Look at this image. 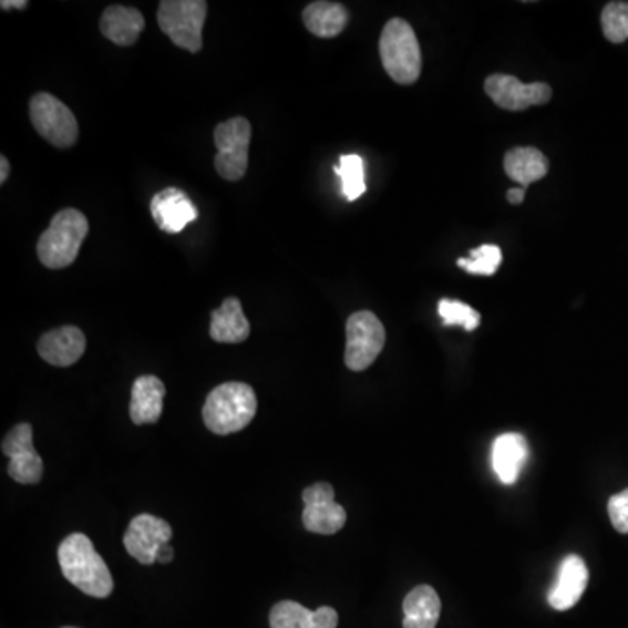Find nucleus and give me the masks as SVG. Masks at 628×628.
<instances>
[{
    "label": "nucleus",
    "mask_w": 628,
    "mask_h": 628,
    "mask_svg": "<svg viewBox=\"0 0 628 628\" xmlns=\"http://www.w3.org/2000/svg\"><path fill=\"white\" fill-rule=\"evenodd\" d=\"M58 563L70 584L96 599H107L114 590V579L102 555L86 534L74 533L58 548Z\"/></svg>",
    "instance_id": "1"
},
{
    "label": "nucleus",
    "mask_w": 628,
    "mask_h": 628,
    "mask_svg": "<svg viewBox=\"0 0 628 628\" xmlns=\"http://www.w3.org/2000/svg\"><path fill=\"white\" fill-rule=\"evenodd\" d=\"M257 414V394L245 382H224L215 388L203 406V421L215 435L241 432Z\"/></svg>",
    "instance_id": "2"
},
{
    "label": "nucleus",
    "mask_w": 628,
    "mask_h": 628,
    "mask_svg": "<svg viewBox=\"0 0 628 628\" xmlns=\"http://www.w3.org/2000/svg\"><path fill=\"white\" fill-rule=\"evenodd\" d=\"M87 233L90 223L83 212L75 208L58 212L50 227L39 238L38 255L42 266L63 269L74 264Z\"/></svg>",
    "instance_id": "3"
},
{
    "label": "nucleus",
    "mask_w": 628,
    "mask_h": 628,
    "mask_svg": "<svg viewBox=\"0 0 628 628\" xmlns=\"http://www.w3.org/2000/svg\"><path fill=\"white\" fill-rule=\"evenodd\" d=\"M381 62L394 83L414 84L423 69V56L414 30L402 18H393L382 29L379 41Z\"/></svg>",
    "instance_id": "4"
},
{
    "label": "nucleus",
    "mask_w": 628,
    "mask_h": 628,
    "mask_svg": "<svg viewBox=\"0 0 628 628\" xmlns=\"http://www.w3.org/2000/svg\"><path fill=\"white\" fill-rule=\"evenodd\" d=\"M206 13L205 0H163L157 9V25L173 44L197 53L203 48Z\"/></svg>",
    "instance_id": "5"
},
{
    "label": "nucleus",
    "mask_w": 628,
    "mask_h": 628,
    "mask_svg": "<svg viewBox=\"0 0 628 628\" xmlns=\"http://www.w3.org/2000/svg\"><path fill=\"white\" fill-rule=\"evenodd\" d=\"M387 344V330L374 312L358 311L346 323V367L363 372L378 360Z\"/></svg>",
    "instance_id": "6"
},
{
    "label": "nucleus",
    "mask_w": 628,
    "mask_h": 628,
    "mask_svg": "<svg viewBox=\"0 0 628 628\" xmlns=\"http://www.w3.org/2000/svg\"><path fill=\"white\" fill-rule=\"evenodd\" d=\"M30 121L35 132L58 148H69L78 142L79 124L74 112L50 93H38L30 100Z\"/></svg>",
    "instance_id": "7"
},
{
    "label": "nucleus",
    "mask_w": 628,
    "mask_h": 628,
    "mask_svg": "<svg viewBox=\"0 0 628 628\" xmlns=\"http://www.w3.org/2000/svg\"><path fill=\"white\" fill-rule=\"evenodd\" d=\"M217 156L215 169L224 181L236 182L245 177L248 169L251 126L245 117H233L218 124L214 132Z\"/></svg>",
    "instance_id": "8"
},
{
    "label": "nucleus",
    "mask_w": 628,
    "mask_h": 628,
    "mask_svg": "<svg viewBox=\"0 0 628 628\" xmlns=\"http://www.w3.org/2000/svg\"><path fill=\"white\" fill-rule=\"evenodd\" d=\"M2 452L9 457L8 473L18 484H39L44 463L33 447V430L29 423L14 426L2 440Z\"/></svg>",
    "instance_id": "9"
},
{
    "label": "nucleus",
    "mask_w": 628,
    "mask_h": 628,
    "mask_svg": "<svg viewBox=\"0 0 628 628\" xmlns=\"http://www.w3.org/2000/svg\"><path fill=\"white\" fill-rule=\"evenodd\" d=\"M485 93L497 107L509 112L526 111L550 102L552 87L545 83L524 84L514 75L493 74L485 79Z\"/></svg>",
    "instance_id": "10"
},
{
    "label": "nucleus",
    "mask_w": 628,
    "mask_h": 628,
    "mask_svg": "<svg viewBox=\"0 0 628 628\" xmlns=\"http://www.w3.org/2000/svg\"><path fill=\"white\" fill-rule=\"evenodd\" d=\"M173 531L168 522L151 514H140L130 522L124 534V548L135 560L144 566L157 563L161 546L168 545Z\"/></svg>",
    "instance_id": "11"
},
{
    "label": "nucleus",
    "mask_w": 628,
    "mask_h": 628,
    "mask_svg": "<svg viewBox=\"0 0 628 628\" xmlns=\"http://www.w3.org/2000/svg\"><path fill=\"white\" fill-rule=\"evenodd\" d=\"M336 493L330 484L309 485L302 493L305 512H302V524L309 533L336 534L344 527L346 509L337 505Z\"/></svg>",
    "instance_id": "12"
},
{
    "label": "nucleus",
    "mask_w": 628,
    "mask_h": 628,
    "mask_svg": "<svg viewBox=\"0 0 628 628\" xmlns=\"http://www.w3.org/2000/svg\"><path fill=\"white\" fill-rule=\"evenodd\" d=\"M151 214L161 230L168 235H178L187 224L196 220L197 208L184 191L168 187L153 197Z\"/></svg>",
    "instance_id": "13"
},
{
    "label": "nucleus",
    "mask_w": 628,
    "mask_h": 628,
    "mask_svg": "<svg viewBox=\"0 0 628 628\" xmlns=\"http://www.w3.org/2000/svg\"><path fill=\"white\" fill-rule=\"evenodd\" d=\"M38 351L42 360L50 366H74L86 351V337L83 330L69 325V327L44 333L39 339Z\"/></svg>",
    "instance_id": "14"
},
{
    "label": "nucleus",
    "mask_w": 628,
    "mask_h": 628,
    "mask_svg": "<svg viewBox=\"0 0 628 628\" xmlns=\"http://www.w3.org/2000/svg\"><path fill=\"white\" fill-rule=\"evenodd\" d=\"M587 585V564L578 555H569L558 567L557 581L548 594V603L557 611H567L578 604Z\"/></svg>",
    "instance_id": "15"
},
{
    "label": "nucleus",
    "mask_w": 628,
    "mask_h": 628,
    "mask_svg": "<svg viewBox=\"0 0 628 628\" xmlns=\"http://www.w3.org/2000/svg\"><path fill=\"white\" fill-rule=\"evenodd\" d=\"M339 615L336 609L323 606L309 611L294 600H281L269 612L271 628H337Z\"/></svg>",
    "instance_id": "16"
},
{
    "label": "nucleus",
    "mask_w": 628,
    "mask_h": 628,
    "mask_svg": "<svg viewBox=\"0 0 628 628\" xmlns=\"http://www.w3.org/2000/svg\"><path fill=\"white\" fill-rule=\"evenodd\" d=\"M165 382L156 375H140L132 388V402H130V418L133 423L154 424L163 414V400H165Z\"/></svg>",
    "instance_id": "17"
},
{
    "label": "nucleus",
    "mask_w": 628,
    "mask_h": 628,
    "mask_svg": "<svg viewBox=\"0 0 628 628\" xmlns=\"http://www.w3.org/2000/svg\"><path fill=\"white\" fill-rule=\"evenodd\" d=\"M209 336L215 342L223 344H239L250 336V321L243 312L241 302L236 297L224 300L220 308L212 312Z\"/></svg>",
    "instance_id": "18"
},
{
    "label": "nucleus",
    "mask_w": 628,
    "mask_h": 628,
    "mask_svg": "<svg viewBox=\"0 0 628 628\" xmlns=\"http://www.w3.org/2000/svg\"><path fill=\"white\" fill-rule=\"evenodd\" d=\"M145 18L138 9L111 6L100 20V30L109 41L117 45H133L144 32Z\"/></svg>",
    "instance_id": "19"
},
{
    "label": "nucleus",
    "mask_w": 628,
    "mask_h": 628,
    "mask_svg": "<svg viewBox=\"0 0 628 628\" xmlns=\"http://www.w3.org/2000/svg\"><path fill=\"white\" fill-rule=\"evenodd\" d=\"M526 461L527 442L524 436L518 433L497 436L493 445V466L503 484H515Z\"/></svg>",
    "instance_id": "20"
},
{
    "label": "nucleus",
    "mask_w": 628,
    "mask_h": 628,
    "mask_svg": "<svg viewBox=\"0 0 628 628\" xmlns=\"http://www.w3.org/2000/svg\"><path fill=\"white\" fill-rule=\"evenodd\" d=\"M439 594L430 585H419L403 600V628H435L439 624Z\"/></svg>",
    "instance_id": "21"
},
{
    "label": "nucleus",
    "mask_w": 628,
    "mask_h": 628,
    "mask_svg": "<svg viewBox=\"0 0 628 628\" xmlns=\"http://www.w3.org/2000/svg\"><path fill=\"white\" fill-rule=\"evenodd\" d=\"M348 9L339 2H327V0H318L311 2L302 13L306 29L321 39L337 38L339 33L344 32L348 27Z\"/></svg>",
    "instance_id": "22"
},
{
    "label": "nucleus",
    "mask_w": 628,
    "mask_h": 628,
    "mask_svg": "<svg viewBox=\"0 0 628 628\" xmlns=\"http://www.w3.org/2000/svg\"><path fill=\"white\" fill-rule=\"evenodd\" d=\"M505 172L512 181L524 189L533 182L542 181L548 173V159L534 147H515L505 156Z\"/></svg>",
    "instance_id": "23"
},
{
    "label": "nucleus",
    "mask_w": 628,
    "mask_h": 628,
    "mask_svg": "<svg viewBox=\"0 0 628 628\" xmlns=\"http://www.w3.org/2000/svg\"><path fill=\"white\" fill-rule=\"evenodd\" d=\"M336 173L341 177L342 194L348 202H354L367 191L366 169L360 156L348 154L341 157V163L336 166Z\"/></svg>",
    "instance_id": "24"
},
{
    "label": "nucleus",
    "mask_w": 628,
    "mask_h": 628,
    "mask_svg": "<svg viewBox=\"0 0 628 628\" xmlns=\"http://www.w3.org/2000/svg\"><path fill=\"white\" fill-rule=\"evenodd\" d=\"M604 38L620 44L628 39V2H609L600 14Z\"/></svg>",
    "instance_id": "25"
},
{
    "label": "nucleus",
    "mask_w": 628,
    "mask_h": 628,
    "mask_svg": "<svg viewBox=\"0 0 628 628\" xmlns=\"http://www.w3.org/2000/svg\"><path fill=\"white\" fill-rule=\"evenodd\" d=\"M472 259H460L457 266L470 275L493 276L502 266L503 255L496 245H482L470 251Z\"/></svg>",
    "instance_id": "26"
},
{
    "label": "nucleus",
    "mask_w": 628,
    "mask_h": 628,
    "mask_svg": "<svg viewBox=\"0 0 628 628\" xmlns=\"http://www.w3.org/2000/svg\"><path fill=\"white\" fill-rule=\"evenodd\" d=\"M440 318L445 327L460 325L464 330L473 332L481 325V315L472 306L463 305L460 300L442 299L439 305Z\"/></svg>",
    "instance_id": "27"
},
{
    "label": "nucleus",
    "mask_w": 628,
    "mask_h": 628,
    "mask_svg": "<svg viewBox=\"0 0 628 628\" xmlns=\"http://www.w3.org/2000/svg\"><path fill=\"white\" fill-rule=\"evenodd\" d=\"M608 512L615 529L618 533L628 534V488L609 500Z\"/></svg>",
    "instance_id": "28"
},
{
    "label": "nucleus",
    "mask_w": 628,
    "mask_h": 628,
    "mask_svg": "<svg viewBox=\"0 0 628 628\" xmlns=\"http://www.w3.org/2000/svg\"><path fill=\"white\" fill-rule=\"evenodd\" d=\"M173 557H175V552H173L172 546L168 545H163L159 548V552H157V563L159 564H169L173 560Z\"/></svg>",
    "instance_id": "29"
},
{
    "label": "nucleus",
    "mask_w": 628,
    "mask_h": 628,
    "mask_svg": "<svg viewBox=\"0 0 628 628\" xmlns=\"http://www.w3.org/2000/svg\"><path fill=\"white\" fill-rule=\"evenodd\" d=\"M506 197H508V202L512 203V205H521V203L524 202V197H526V189H524V187L509 189Z\"/></svg>",
    "instance_id": "30"
},
{
    "label": "nucleus",
    "mask_w": 628,
    "mask_h": 628,
    "mask_svg": "<svg viewBox=\"0 0 628 628\" xmlns=\"http://www.w3.org/2000/svg\"><path fill=\"white\" fill-rule=\"evenodd\" d=\"M27 6H29L27 0H2L0 2V8L4 9V11H8V9H25Z\"/></svg>",
    "instance_id": "31"
},
{
    "label": "nucleus",
    "mask_w": 628,
    "mask_h": 628,
    "mask_svg": "<svg viewBox=\"0 0 628 628\" xmlns=\"http://www.w3.org/2000/svg\"><path fill=\"white\" fill-rule=\"evenodd\" d=\"M9 172H11V166H9L8 157L0 156V184L4 185L8 182Z\"/></svg>",
    "instance_id": "32"
},
{
    "label": "nucleus",
    "mask_w": 628,
    "mask_h": 628,
    "mask_svg": "<svg viewBox=\"0 0 628 628\" xmlns=\"http://www.w3.org/2000/svg\"><path fill=\"white\" fill-rule=\"evenodd\" d=\"M63 628H78V627H63Z\"/></svg>",
    "instance_id": "33"
}]
</instances>
